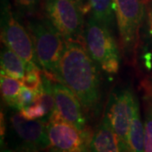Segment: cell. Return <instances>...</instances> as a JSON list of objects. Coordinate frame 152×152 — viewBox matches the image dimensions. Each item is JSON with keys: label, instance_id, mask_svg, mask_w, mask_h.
Segmentation results:
<instances>
[{"label": "cell", "instance_id": "14", "mask_svg": "<svg viewBox=\"0 0 152 152\" xmlns=\"http://www.w3.org/2000/svg\"><path fill=\"white\" fill-rule=\"evenodd\" d=\"M144 140V126L140 118L139 103H137L128 134V152H145Z\"/></svg>", "mask_w": 152, "mask_h": 152}, {"label": "cell", "instance_id": "20", "mask_svg": "<svg viewBox=\"0 0 152 152\" xmlns=\"http://www.w3.org/2000/svg\"><path fill=\"white\" fill-rule=\"evenodd\" d=\"M40 92L26 88L22 85L19 94V97H18V110L20 111L23 107H28L37 101Z\"/></svg>", "mask_w": 152, "mask_h": 152}, {"label": "cell", "instance_id": "22", "mask_svg": "<svg viewBox=\"0 0 152 152\" xmlns=\"http://www.w3.org/2000/svg\"><path fill=\"white\" fill-rule=\"evenodd\" d=\"M147 28L152 38V5H150L147 9Z\"/></svg>", "mask_w": 152, "mask_h": 152}, {"label": "cell", "instance_id": "25", "mask_svg": "<svg viewBox=\"0 0 152 152\" xmlns=\"http://www.w3.org/2000/svg\"><path fill=\"white\" fill-rule=\"evenodd\" d=\"M145 1H146V0H145ZM147 1H149V0H147Z\"/></svg>", "mask_w": 152, "mask_h": 152}, {"label": "cell", "instance_id": "23", "mask_svg": "<svg viewBox=\"0 0 152 152\" xmlns=\"http://www.w3.org/2000/svg\"><path fill=\"white\" fill-rule=\"evenodd\" d=\"M146 91H147V94H148V95H150V96L152 97V80H151V85H150L149 86L146 87Z\"/></svg>", "mask_w": 152, "mask_h": 152}, {"label": "cell", "instance_id": "24", "mask_svg": "<svg viewBox=\"0 0 152 152\" xmlns=\"http://www.w3.org/2000/svg\"><path fill=\"white\" fill-rule=\"evenodd\" d=\"M72 1H74L75 3H76L78 5L80 6V7L81 8L82 11H83V8H84V6L82 5V0H72Z\"/></svg>", "mask_w": 152, "mask_h": 152}, {"label": "cell", "instance_id": "17", "mask_svg": "<svg viewBox=\"0 0 152 152\" xmlns=\"http://www.w3.org/2000/svg\"><path fill=\"white\" fill-rule=\"evenodd\" d=\"M144 133V151L152 152V97L148 94L146 95V108Z\"/></svg>", "mask_w": 152, "mask_h": 152}, {"label": "cell", "instance_id": "4", "mask_svg": "<svg viewBox=\"0 0 152 152\" xmlns=\"http://www.w3.org/2000/svg\"><path fill=\"white\" fill-rule=\"evenodd\" d=\"M145 0H114L120 48L124 56L129 60L135 57L140 30L145 14Z\"/></svg>", "mask_w": 152, "mask_h": 152}, {"label": "cell", "instance_id": "16", "mask_svg": "<svg viewBox=\"0 0 152 152\" xmlns=\"http://www.w3.org/2000/svg\"><path fill=\"white\" fill-rule=\"evenodd\" d=\"M42 84V79L40 68L33 64H26V71L22 80V85L26 88L40 92Z\"/></svg>", "mask_w": 152, "mask_h": 152}, {"label": "cell", "instance_id": "21", "mask_svg": "<svg viewBox=\"0 0 152 152\" xmlns=\"http://www.w3.org/2000/svg\"><path fill=\"white\" fill-rule=\"evenodd\" d=\"M15 152H42V150L38 149L37 147L32 146V145L22 143L21 145H20L17 147Z\"/></svg>", "mask_w": 152, "mask_h": 152}, {"label": "cell", "instance_id": "1", "mask_svg": "<svg viewBox=\"0 0 152 152\" xmlns=\"http://www.w3.org/2000/svg\"><path fill=\"white\" fill-rule=\"evenodd\" d=\"M58 81L71 89L86 113L96 115L101 106V80L96 63L80 39L65 40Z\"/></svg>", "mask_w": 152, "mask_h": 152}, {"label": "cell", "instance_id": "11", "mask_svg": "<svg viewBox=\"0 0 152 152\" xmlns=\"http://www.w3.org/2000/svg\"><path fill=\"white\" fill-rule=\"evenodd\" d=\"M89 152H121L118 140L106 115L92 134Z\"/></svg>", "mask_w": 152, "mask_h": 152}, {"label": "cell", "instance_id": "18", "mask_svg": "<svg viewBox=\"0 0 152 152\" xmlns=\"http://www.w3.org/2000/svg\"><path fill=\"white\" fill-rule=\"evenodd\" d=\"M20 113L26 119L36 120L44 118V120H46L48 122L49 121L47 113L42 107V105L39 103L37 101H36L34 103L28 106V107L20 109Z\"/></svg>", "mask_w": 152, "mask_h": 152}, {"label": "cell", "instance_id": "5", "mask_svg": "<svg viewBox=\"0 0 152 152\" xmlns=\"http://www.w3.org/2000/svg\"><path fill=\"white\" fill-rule=\"evenodd\" d=\"M1 13V40L9 48L19 55L26 64L41 67L31 34L17 20L7 0H3Z\"/></svg>", "mask_w": 152, "mask_h": 152}, {"label": "cell", "instance_id": "13", "mask_svg": "<svg viewBox=\"0 0 152 152\" xmlns=\"http://www.w3.org/2000/svg\"><path fill=\"white\" fill-rule=\"evenodd\" d=\"M91 12V15L110 30L113 26L115 19L114 0H87L84 12Z\"/></svg>", "mask_w": 152, "mask_h": 152}, {"label": "cell", "instance_id": "9", "mask_svg": "<svg viewBox=\"0 0 152 152\" xmlns=\"http://www.w3.org/2000/svg\"><path fill=\"white\" fill-rule=\"evenodd\" d=\"M55 109L50 118H58L74 125L79 130L90 129L83 112V107L75 92L59 81H53Z\"/></svg>", "mask_w": 152, "mask_h": 152}, {"label": "cell", "instance_id": "15", "mask_svg": "<svg viewBox=\"0 0 152 152\" xmlns=\"http://www.w3.org/2000/svg\"><path fill=\"white\" fill-rule=\"evenodd\" d=\"M0 82L3 100L7 105L18 110V97L22 86L21 81L9 76L1 75Z\"/></svg>", "mask_w": 152, "mask_h": 152}, {"label": "cell", "instance_id": "6", "mask_svg": "<svg viewBox=\"0 0 152 152\" xmlns=\"http://www.w3.org/2000/svg\"><path fill=\"white\" fill-rule=\"evenodd\" d=\"M46 19L65 40L80 39L83 29L81 8L72 0H44Z\"/></svg>", "mask_w": 152, "mask_h": 152}, {"label": "cell", "instance_id": "19", "mask_svg": "<svg viewBox=\"0 0 152 152\" xmlns=\"http://www.w3.org/2000/svg\"><path fill=\"white\" fill-rule=\"evenodd\" d=\"M19 10L26 16L36 15L41 6V0H15Z\"/></svg>", "mask_w": 152, "mask_h": 152}, {"label": "cell", "instance_id": "8", "mask_svg": "<svg viewBox=\"0 0 152 152\" xmlns=\"http://www.w3.org/2000/svg\"><path fill=\"white\" fill-rule=\"evenodd\" d=\"M48 134L50 142L48 152H89L93 133L90 129L79 130L64 120L50 118Z\"/></svg>", "mask_w": 152, "mask_h": 152}, {"label": "cell", "instance_id": "3", "mask_svg": "<svg viewBox=\"0 0 152 152\" xmlns=\"http://www.w3.org/2000/svg\"><path fill=\"white\" fill-rule=\"evenodd\" d=\"M84 41L94 61L108 74L119 70V50L111 30L91 16L84 31Z\"/></svg>", "mask_w": 152, "mask_h": 152}, {"label": "cell", "instance_id": "12", "mask_svg": "<svg viewBox=\"0 0 152 152\" xmlns=\"http://www.w3.org/2000/svg\"><path fill=\"white\" fill-rule=\"evenodd\" d=\"M26 71V64L19 55L4 45L1 50V75L23 80Z\"/></svg>", "mask_w": 152, "mask_h": 152}, {"label": "cell", "instance_id": "2", "mask_svg": "<svg viewBox=\"0 0 152 152\" xmlns=\"http://www.w3.org/2000/svg\"><path fill=\"white\" fill-rule=\"evenodd\" d=\"M27 28L41 68L53 81H58L65 39L47 19H31L27 22Z\"/></svg>", "mask_w": 152, "mask_h": 152}, {"label": "cell", "instance_id": "7", "mask_svg": "<svg viewBox=\"0 0 152 152\" xmlns=\"http://www.w3.org/2000/svg\"><path fill=\"white\" fill-rule=\"evenodd\" d=\"M138 101L131 90L111 94L106 107L107 116L118 140L121 152H128V134Z\"/></svg>", "mask_w": 152, "mask_h": 152}, {"label": "cell", "instance_id": "10", "mask_svg": "<svg viewBox=\"0 0 152 152\" xmlns=\"http://www.w3.org/2000/svg\"><path fill=\"white\" fill-rule=\"evenodd\" d=\"M12 129L23 144L30 145L47 151L49 147L48 121L43 119L30 120L19 113H14L10 118Z\"/></svg>", "mask_w": 152, "mask_h": 152}]
</instances>
